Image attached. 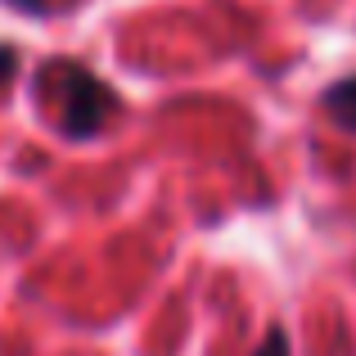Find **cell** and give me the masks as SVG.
<instances>
[{
  "label": "cell",
  "instance_id": "obj_2",
  "mask_svg": "<svg viewBox=\"0 0 356 356\" xmlns=\"http://www.w3.org/2000/svg\"><path fill=\"white\" fill-rule=\"evenodd\" d=\"M321 104H325V113L339 122L343 131H352V136H356V72H352V77H343V81H334V86H325Z\"/></svg>",
  "mask_w": 356,
  "mask_h": 356
},
{
  "label": "cell",
  "instance_id": "obj_3",
  "mask_svg": "<svg viewBox=\"0 0 356 356\" xmlns=\"http://www.w3.org/2000/svg\"><path fill=\"white\" fill-rule=\"evenodd\" d=\"M252 356H293L289 330H284V325H270V330H266V339L257 343V352H252Z\"/></svg>",
  "mask_w": 356,
  "mask_h": 356
},
{
  "label": "cell",
  "instance_id": "obj_1",
  "mask_svg": "<svg viewBox=\"0 0 356 356\" xmlns=\"http://www.w3.org/2000/svg\"><path fill=\"white\" fill-rule=\"evenodd\" d=\"M36 90L54 104V118H59L63 136H72V140L99 136L122 108V99L113 90L90 68H81V63H72V59L45 63V68L36 72Z\"/></svg>",
  "mask_w": 356,
  "mask_h": 356
},
{
  "label": "cell",
  "instance_id": "obj_4",
  "mask_svg": "<svg viewBox=\"0 0 356 356\" xmlns=\"http://www.w3.org/2000/svg\"><path fill=\"white\" fill-rule=\"evenodd\" d=\"M14 63H18V50H14V45H0V81L14 72Z\"/></svg>",
  "mask_w": 356,
  "mask_h": 356
}]
</instances>
